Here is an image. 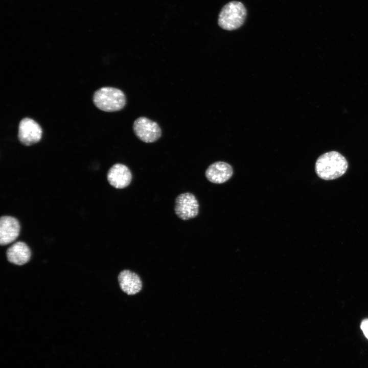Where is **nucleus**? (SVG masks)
I'll return each mask as SVG.
<instances>
[{
    "instance_id": "obj_6",
    "label": "nucleus",
    "mask_w": 368,
    "mask_h": 368,
    "mask_svg": "<svg viewBox=\"0 0 368 368\" xmlns=\"http://www.w3.org/2000/svg\"><path fill=\"white\" fill-rule=\"evenodd\" d=\"M42 135L40 126L34 120L22 119L18 126V137L19 141L26 146H30L40 141Z\"/></svg>"
},
{
    "instance_id": "obj_4",
    "label": "nucleus",
    "mask_w": 368,
    "mask_h": 368,
    "mask_svg": "<svg viewBox=\"0 0 368 368\" xmlns=\"http://www.w3.org/2000/svg\"><path fill=\"white\" fill-rule=\"evenodd\" d=\"M133 129L135 135L146 143L155 142L162 135V130L158 124L144 117L135 120Z\"/></svg>"
},
{
    "instance_id": "obj_3",
    "label": "nucleus",
    "mask_w": 368,
    "mask_h": 368,
    "mask_svg": "<svg viewBox=\"0 0 368 368\" xmlns=\"http://www.w3.org/2000/svg\"><path fill=\"white\" fill-rule=\"evenodd\" d=\"M246 10L242 3L232 1L221 9L218 17V25L222 29L233 30L240 27L244 22Z\"/></svg>"
},
{
    "instance_id": "obj_9",
    "label": "nucleus",
    "mask_w": 368,
    "mask_h": 368,
    "mask_svg": "<svg viewBox=\"0 0 368 368\" xmlns=\"http://www.w3.org/2000/svg\"><path fill=\"white\" fill-rule=\"evenodd\" d=\"M233 173V168L229 164L223 162H217L208 167L205 175L210 182L220 184L227 181Z\"/></svg>"
},
{
    "instance_id": "obj_12",
    "label": "nucleus",
    "mask_w": 368,
    "mask_h": 368,
    "mask_svg": "<svg viewBox=\"0 0 368 368\" xmlns=\"http://www.w3.org/2000/svg\"><path fill=\"white\" fill-rule=\"evenodd\" d=\"M360 328L365 337L368 339V319H365L362 320Z\"/></svg>"
},
{
    "instance_id": "obj_2",
    "label": "nucleus",
    "mask_w": 368,
    "mask_h": 368,
    "mask_svg": "<svg viewBox=\"0 0 368 368\" xmlns=\"http://www.w3.org/2000/svg\"><path fill=\"white\" fill-rule=\"evenodd\" d=\"M93 102L99 109L106 112L120 110L126 104V97L120 89L103 87L95 91Z\"/></svg>"
},
{
    "instance_id": "obj_8",
    "label": "nucleus",
    "mask_w": 368,
    "mask_h": 368,
    "mask_svg": "<svg viewBox=\"0 0 368 368\" xmlns=\"http://www.w3.org/2000/svg\"><path fill=\"white\" fill-rule=\"evenodd\" d=\"M20 232V225L15 218L2 216L0 219V243L6 245L16 240Z\"/></svg>"
},
{
    "instance_id": "obj_11",
    "label": "nucleus",
    "mask_w": 368,
    "mask_h": 368,
    "mask_svg": "<svg viewBox=\"0 0 368 368\" xmlns=\"http://www.w3.org/2000/svg\"><path fill=\"white\" fill-rule=\"evenodd\" d=\"M31 257V251L24 242H17L11 246L7 251L8 260L14 264L21 265L27 263Z\"/></svg>"
},
{
    "instance_id": "obj_10",
    "label": "nucleus",
    "mask_w": 368,
    "mask_h": 368,
    "mask_svg": "<svg viewBox=\"0 0 368 368\" xmlns=\"http://www.w3.org/2000/svg\"><path fill=\"white\" fill-rule=\"evenodd\" d=\"M118 281L121 290L128 295H134L142 289L143 284L140 277L129 270L120 272Z\"/></svg>"
},
{
    "instance_id": "obj_7",
    "label": "nucleus",
    "mask_w": 368,
    "mask_h": 368,
    "mask_svg": "<svg viewBox=\"0 0 368 368\" xmlns=\"http://www.w3.org/2000/svg\"><path fill=\"white\" fill-rule=\"evenodd\" d=\"M107 178L109 184L116 189H123L128 187L132 180V174L127 166L117 163L108 170Z\"/></svg>"
},
{
    "instance_id": "obj_5",
    "label": "nucleus",
    "mask_w": 368,
    "mask_h": 368,
    "mask_svg": "<svg viewBox=\"0 0 368 368\" xmlns=\"http://www.w3.org/2000/svg\"><path fill=\"white\" fill-rule=\"evenodd\" d=\"M199 209L198 201L191 193H181L175 199L174 211L181 220H188L196 217L199 213Z\"/></svg>"
},
{
    "instance_id": "obj_1",
    "label": "nucleus",
    "mask_w": 368,
    "mask_h": 368,
    "mask_svg": "<svg viewBox=\"0 0 368 368\" xmlns=\"http://www.w3.org/2000/svg\"><path fill=\"white\" fill-rule=\"evenodd\" d=\"M349 164L346 158L336 151H330L320 155L315 163V172L324 180H332L343 175Z\"/></svg>"
}]
</instances>
